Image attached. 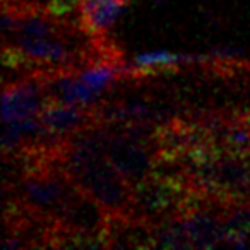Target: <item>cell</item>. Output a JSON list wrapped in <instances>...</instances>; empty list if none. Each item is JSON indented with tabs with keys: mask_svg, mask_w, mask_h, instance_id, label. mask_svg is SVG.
<instances>
[{
	"mask_svg": "<svg viewBox=\"0 0 250 250\" xmlns=\"http://www.w3.org/2000/svg\"><path fill=\"white\" fill-rule=\"evenodd\" d=\"M59 160L70 180L108 216H132L134 188L108 160L103 125H93L67 137Z\"/></svg>",
	"mask_w": 250,
	"mask_h": 250,
	"instance_id": "obj_1",
	"label": "cell"
},
{
	"mask_svg": "<svg viewBox=\"0 0 250 250\" xmlns=\"http://www.w3.org/2000/svg\"><path fill=\"white\" fill-rule=\"evenodd\" d=\"M50 96L45 81L38 69L28 70V76L11 84H4L2 91V117L4 122L18 118L38 117Z\"/></svg>",
	"mask_w": 250,
	"mask_h": 250,
	"instance_id": "obj_2",
	"label": "cell"
},
{
	"mask_svg": "<svg viewBox=\"0 0 250 250\" xmlns=\"http://www.w3.org/2000/svg\"><path fill=\"white\" fill-rule=\"evenodd\" d=\"M94 108L100 124H153L161 125L175 118L170 108L146 100L101 103Z\"/></svg>",
	"mask_w": 250,
	"mask_h": 250,
	"instance_id": "obj_3",
	"label": "cell"
},
{
	"mask_svg": "<svg viewBox=\"0 0 250 250\" xmlns=\"http://www.w3.org/2000/svg\"><path fill=\"white\" fill-rule=\"evenodd\" d=\"M40 120L50 134L60 139H67L87 127L100 125L93 106L60 103L55 100H50L43 106V110L40 111Z\"/></svg>",
	"mask_w": 250,
	"mask_h": 250,
	"instance_id": "obj_4",
	"label": "cell"
},
{
	"mask_svg": "<svg viewBox=\"0 0 250 250\" xmlns=\"http://www.w3.org/2000/svg\"><path fill=\"white\" fill-rule=\"evenodd\" d=\"M129 0H84L76 16V22L91 38H106Z\"/></svg>",
	"mask_w": 250,
	"mask_h": 250,
	"instance_id": "obj_5",
	"label": "cell"
},
{
	"mask_svg": "<svg viewBox=\"0 0 250 250\" xmlns=\"http://www.w3.org/2000/svg\"><path fill=\"white\" fill-rule=\"evenodd\" d=\"M153 243L161 249H190L192 243L182 218H170L153 225Z\"/></svg>",
	"mask_w": 250,
	"mask_h": 250,
	"instance_id": "obj_6",
	"label": "cell"
},
{
	"mask_svg": "<svg viewBox=\"0 0 250 250\" xmlns=\"http://www.w3.org/2000/svg\"><path fill=\"white\" fill-rule=\"evenodd\" d=\"M84 0H48V11L55 18L69 21V16L79 12V7Z\"/></svg>",
	"mask_w": 250,
	"mask_h": 250,
	"instance_id": "obj_7",
	"label": "cell"
}]
</instances>
